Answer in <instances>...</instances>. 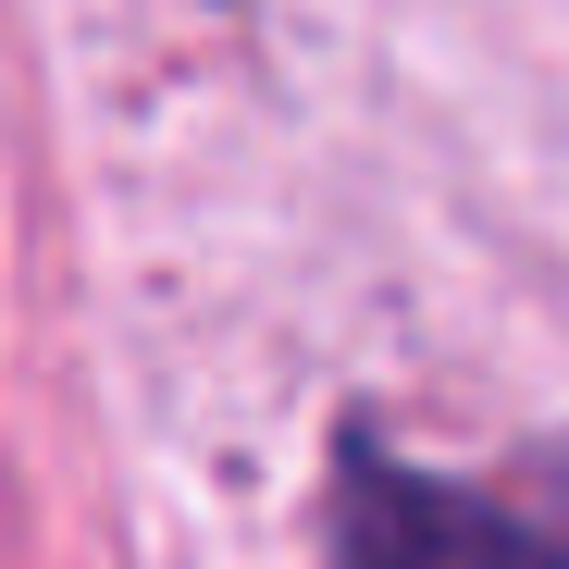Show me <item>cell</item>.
<instances>
[{
    "label": "cell",
    "mask_w": 569,
    "mask_h": 569,
    "mask_svg": "<svg viewBox=\"0 0 569 569\" xmlns=\"http://www.w3.org/2000/svg\"><path fill=\"white\" fill-rule=\"evenodd\" d=\"M322 545L335 569H569V508L508 483H446L371 433H335Z\"/></svg>",
    "instance_id": "6da1fadb"
}]
</instances>
